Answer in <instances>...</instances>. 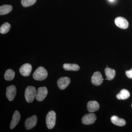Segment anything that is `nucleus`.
I'll use <instances>...</instances> for the list:
<instances>
[{"label": "nucleus", "instance_id": "nucleus-1", "mask_svg": "<svg viewBox=\"0 0 132 132\" xmlns=\"http://www.w3.org/2000/svg\"><path fill=\"white\" fill-rule=\"evenodd\" d=\"M37 91L35 87L28 86L26 88L25 92V97L28 103L32 102L36 96Z\"/></svg>", "mask_w": 132, "mask_h": 132}, {"label": "nucleus", "instance_id": "nucleus-2", "mask_svg": "<svg viewBox=\"0 0 132 132\" xmlns=\"http://www.w3.org/2000/svg\"><path fill=\"white\" fill-rule=\"evenodd\" d=\"M47 76L48 72L47 70L43 67H40L33 73V78L35 80L42 81L45 79Z\"/></svg>", "mask_w": 132, "mask_h": 132}, {"label": "nucleus", "instance_id": "nucleus-3", "mask_svg": "<svg viewBox=\"0 0 132 132\" xmlns=\"http://www.w3.org/2000/svg\"><path fill=\"white\" fill-rule=\"evenodd\" d=\"M56 114L53 111H49L46 117V123L47 128L52 129L54 127L56 121Z\"/></svg>", "mask_w": 132, "mask_h": 132}, {"label": "nucleus", "instance_id": "nucleus-4", "mask_svg": "<svg viewBox=\"0 0 132 132\" xmlns=\"http://www.w3.org/2000/svg\"><path fill=\"white\" fill-rule=\"evenodd\" d=\"M97 117L94 113H90L84 115L81 119L82 124L85 125H90L95 122Z\"/></svg>", "mask_w": 132, "mask_h": 132}, {"label": "nucleus", "instance_id": "nucleus-5", "mask_svg": "<svg viewBox=\"0 0 132 132\" xmlns=\"http://www.w3.org/2000/svg\"><path fill=\"white\" fill-rule=\"evenodd\" d=\"M37 117L36 115H33L29 117L26 120L25 122V126L27 130H30L34 127L37 124Z\"/></svg>", "mask_w": 132, "mask_h": 132}, {"label": "nucleus", "instance_id": "nucleus-6", "mask_svg": "<svg viewBox=\"0 0 132 132\" xmlns=\"http://www.w3.org/2000/svg\"><path fill=\"white\" fill-rule=\"evenodd\" d=\"M48 94V90L46 87H42L38 88L36 96V100L38 101H42L46 97Z\"/></svg>", "mask_w": 132, "mask_h": 132}, {"label": "nucleus", "instance_id": "nucleus-7", "mask_svg": "<svg viewBox=\"0 0 132 132\" xmlns=\"http://www.w3.org/2000/svg\"><path fill=\"white\" fill-rule=\"evenodd\" d=\"M104 79L102 78L101 73L98 71L95 72L91 78V81L93 85L96 86L101 85Z\"/></svg>", "mask_w": 132, "mask_h": 132}, {"label": "nucleus", "instance_id": "nucleus-8", "mask_svg": "<svg viewBox=\"0 0 132 132\" xmlns=\"http://www.w3.org/2000/svg\"><path fill=\"white\" fill-rule=\"evenodd\" d=\"M71 82V79L67 77H61L57 81V85L60 90H63L67 88Z\"/></svg>", "mask_w": 132, "mask_h": 132}, {"label": "nucleus", "instance_id": "nucleus-9", "mask_svg": "<svg viewBox=\"0 0 132 132\" xmlns=\"http://www.w3.org/2000/svg\"><path fill=\"white\" fill-rule=\"evenodd\" d=\"M114 23L117 27L120 28L126 29L128 27V21L126 19L123 17H118L114 20Z\"/></svg>", "mask_w": 132, "mask_h": 132}, {"label": "nucleus", "instance_id": "nucleus-10", "mask_svg": "<svg viewBox=\"0 0 132 132\" xmlns=\"http://www.w3.org/2000/svg\"><path fill=\"white\" fill-rule=\"evenodd\" d=\"M16 88L14 85H11L6 88V95L9 100L12 101L14 99L16 94Z\"/></svg>", "mask_w": 132, "mask_h": 132}, {"label": "nucleus", "instance_id": "nucleus-11", "mask_svg": "<svg viewBox=\"0 0 132 132\" xmlns=\"http://www.w3.org/2000/svg\"><path fill=\"white\" fill-rule=\"evenodd\" d=\"M32 67L31 64L28 63L23 64L19 69L20 73L24 76H28L30 75L32 71Z\"/></svg>", "mask_w": 132, "mask_h": 132}, {"label": "nucleus", "instance_id": "nucleus-12", "mask_svg": "<svg viewBox=\"0 0 132 132\" xmlns=\"http://www.w3.org/2000/svg\"><path fill=\"white\" fill-rule=\"evenodd\" d=\"M20 114L19 111H15L12 117V120L11 121L10 125V128L11 129L14 128L16 125L19 123L20 119Z\"/></svg>", "mask_w": 132, "mask_h": 132}, {"label": "nucleus", "instance_id": "nucleus-13", "mask_svg": "<svg viewBox=\"0 0 132 132\" xmlns=\"http://www.w3.org/2000/svg\"><path fill=\"white\" fill-rule=\"evenodd\" d=\"M100 108V105L95 101H90L88 102L87 109L89 113H93L98 111Z\"/></svg>", "mask_w": 132, "mask_h": 132}, {"label": "nucleus", "instance_id": "nucleus-14", "mask_svg": "<svg viewBox=\"0 0 132 132\" xmlns=\"http://www.w3.org/2000/svg\"><path fill=\"white\" fill-rule=\"evenodd\" d=\"M111 122L114 125L119 126H123L126 124L125 120L118 117L116 116H113L111 119Z\"/></svg>", "mask_w": 132, "mask_h": 132}, {"label": "nucleus", "instance_id": "nucleus-15", "mask_svg": "<svg viewBox=\"0 0 132 132\" xmlns=\"http://www.w3.org/2000/svg\"><path fill=\"white\" fill-rule=\"evenodd\" d=\"M130 96V93L129 91L123 89L121 90L120 92L116 95V98L118 100H125L128 98Z\"/></svg>", "mask_w": 132, "mask_h": 132}, {"label": "nucleus", "instance_id": "nucleus-16", "mask_svg": "<svg viewBox=\"0 0 132 132\" xmlns=\"http://www.w3.org/2000/svg\"><path fill=\"white\" fill-rule=\"evenodd\" d=\"M105 72L107 79L109 80L113 79L115 77L116 72L114 69L109 68H106L105 69Z\"/></svg>", "mask_w": 132, "mask_h": 132}, {"label": "nucleus", "instance_id": "nucleus-17", "mask_svg": "<svg viewBox=\"0 0 132 132\" xmlns=\"http://www.w3.org/2000/svg\"><path fill=\"white\" fill-rule=\"evenodd\" d=\"M63 67L66 71H78L80 69L79 65L76 64H64Z\"/></svg>", "mask_w": 132, "mask_h": 132}, {"label": "nucleus", "instance_id": "nucleus-18", "mask_svg": "<svg viewBox=\"0 0 132 132\" xmlns=\"http://www.w3.org/2000/svg\"><path fill=\"white\" fill-rule=\"evenodd\" d=\"M13 7L10 5H3L0 7V15H3L7 14L11 12Z\"/></svg>", "mask_w": 132, "mask_h": 132}, {"label": "nucleus", "instance_id": "nucleus-19", "mask_svg": "<svg viewBox=\"0 0 132 132\" xmlns=\"http://www.w3.org/2000/svg\"><path fill=\"white\" fill-rule=\"evenodd\" d=\"M15 75V72L12 69H7L4 75L5 79L7 81L13 80L14 78Z\"/></svg>", "mask_w": 132, "mask_h": 132}, {"label": "nucleus", "instance_id": "nucleus-20", "mask_svg": "<svg viewBox=\"0 0 132 132\" xmlns=\"http://www.w3.org/2000/svg\"><path fill=\"white\" fill-rule=\"evenodd\" d=\"M11 25L8 22H5L2 25L0 28V32L2 34L7 33L10 29Z\"/></svg>", "mask_w": 132, "mask_h": 132}, {"label": "nucleus", "instance_id": "nucleus-21", "mask_svg": "<svg viewBox=\"0 0 132 132\" xmlns=\"http://www.w3.org/2000/svg\"><path fill=\"white\" fill-rule=\"evenodd\" d=\"M36 1L37 0H21V5L24 7H27L34 5Z\"/></svg>", "mask_w": 132, "mask_h": 132}, {"label": "nucleus", "instance_id": "nucleus-22", "mask_svg": "<svg viewBox=\"0 0 132 132\" xmlns=\"http://www.w3.org/2000/svg\"><path fill=\"white\" fill-rule=\"evenodd\" d=\"M126 74L128 78L130 79H132V68L129 71H126Z\"/></svg>", "mask_w": 132, "mask_h": 132}, {"label": "nucleus", "instance_id": "nucleus-23", "mask_svg": "<svg viewBox=\"0 0 132 132\" xmlns=\"http://www.w3.org/2000/svg\"><path fill=\"white\" fill-rule=\"evenodd\" d=\"M109 1H110V2H113L114 1V0H109Z\"/></svg>", "mask_w": 132, "mask_h": 132}, {"label": "nucleus", "instance_id": "nucleus-24", "mask_svg": "<svg viewBox=\"0 0 132 132\" xmlns=\"http://www.w3.org/2000/svg\"></svg>", "mask_w": 132, "mask_h": 132}]
</instances>
